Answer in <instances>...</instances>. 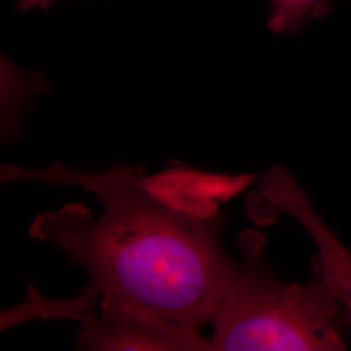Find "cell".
<instances>
[{"instance_id": "obj_1", "label": "cell", "mask_w": 351, "mask_h": 351, "mask_svg": "<svg viewBox=\"0 0 351 351\" xmlns=\"http://www.w3.org/2000/svg\"><path fill=\"white\" fill-rule=\"evenodd\" d=\"M23 180L84 189L99 202L98 217L84 204L69 203L39 213L27 229L34 241L53 245L88 272L90 293L184 326L213 323L237 271L223 239L221 204L252 177L188 167L147 176L119 163L101 172L62 163L1 167L3 182Z\"/></svg>"}, {"instance_id": "obj_2", "label": "cell", "mask_w": 351, "mask_h": 351, "mask_svg": "<svg viewBox=\"0 0 351 351\" xmlns=\"http://www.w3.org/2000/svg\"><path fill=\"white\" fill-rule=\"evenodd\" d=\"M256 236H243L237 271L213 316V351L346 349L342 307L319 268L304 284L282 281Z\"/></svg>"}, {"instance_id": "obj_3", "label": "cell", "mask_w": 351, "mask_h": 351, "mask_svg": "<svg viewBox=\"0 0 351 351\" xmlns=\"http://www.w3.org/2000/svg\"><path fill=\"white\" fill-rule=\"evenodd\" d=\"M75 349L86 351H213L198 328L129 302L101 297L98 311L80 320Z\"/></svg>"}, {"instance_id": "obj_4", "label": "cell", "mask_w": 351, "mask_h": 351, "mask_svg": "<svg viewBox=\"0 0 351 351\" xmlns=\"http://www.w3.org/2000/svg\"><path fill=\"white\" fill-rule=\"evenodd\" d=\"M264 199L277 211L288 213L307 232L317 249L315 264L326 278L351 326V252L316 213L298 180L282 167L272 168L264 176Z\"/></svg>"}, {"instance_id": "obj_5", "label": "cell", "mask_w": 351, "mask_h": 351, "mask_svg": "<svg viewBox=\"0 0 351 351\" xmlns=\"http://www.w3.org/2000/svg\"><path fill=\"white\" fill-rule=\"evenodd\" d=\"M323 0H271L272 12L268 27L275 33L295 32Z\"/></svg>"}, {"instance_id": "obj_6", "label": "cell", "mask_w": 351, "mask_h": 351, "mask_svg": "<svg viewBox=\"0 0 351 351\" xmlns=\"http://www.w3.org/2000/svg\"><path fill=\"white\" fill-rule=\"evenodd\" d=\"M58 0H17V4L21 10L29 11L33 8H46Z\"/></svg>"}]
</instances>
